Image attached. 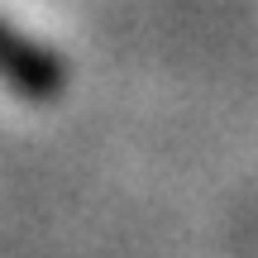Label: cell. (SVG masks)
Masks as SVG:
<instances>
[{"label":"cell","mask_w":258,"mask_h":258,"mask_svg":"<svg viewBox=\"0 0 258 258\" xmlns=\"http://www.w3.org/2000/svg\"><path fill=\"white\" fill-rule=\"evenodd\" d=\"M0 82L24 101H57L67 86V67L53 48L19 34L10 19H0Z\"/></svg>","instance_id":"6da1fadb"}]
</instances>
